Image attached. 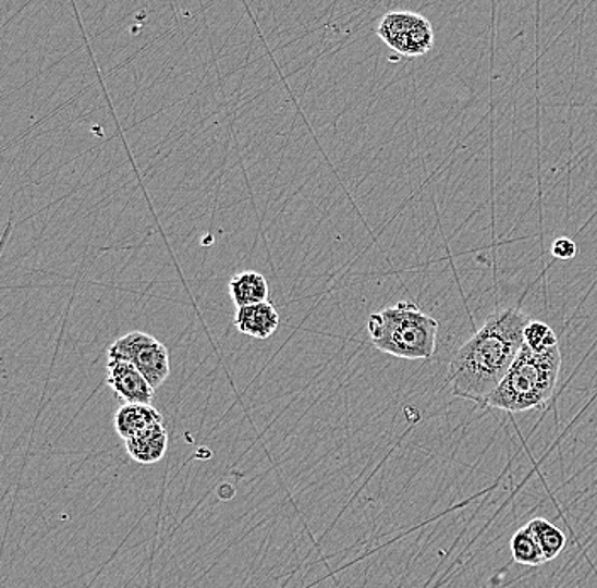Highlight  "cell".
I'll use <instances>...</instances> for the list:
<instances>
[{
    "mask_svg": "<svg viewBox=\"0 0 597 588\" xmlns=\"http://www.w3.org/2000/svg\"><path fill=\"white\" fill-rule=\"evenodd\" d=\"M279 313L270 303L242 307L234 316V326L237 331L255 340H268L279 329Z\"/></svg>",
    "mask_w": 597,
    "mask_h": 588,
    "instance_id": "cell-7",
    "label": "cell"
},
{
    "mask_svg": "<svg viewBox=\"0 0 597 588\" xmlns=\"http://www.w3.org/2000/svg\"><path fill=\"white\" fill-rule=\"evenodd\" d=\"M157 425H163V417L154 405L124 404L119 407L114 416L115 432L124 441Z\"/></svg>",
    "mask_w": 597,
    "mask_h": 588,
    "instance_id": "cell-8",
    "label": "cell"
},
{
    "mask_svg": "<svg viewBox=\"0 0 597 588\" xmlns=\"http://www.w3.org/2000/svg\"><path fill=\"white\" fill-rule=\"evenodd\" d=\"M551 255L559 258V260H572L577 255V245H575V241L571 240V237H559L551 245Z\"/></svg>",
    "mask_w": 597,
    "mask_h": 588,
    "instance_id": "cell-14",
    "label": "cell"
},
{
    "mask_svg": "<svg viewBox=\"0 0 597 588\" xmlns=\"http://www.w3.org/2000/svg\"><path fill=\"white\" fill-rule=\"evenodd\" d=\"M377 35L392 51L407 58L423 57L435 45L431 23L417 12H387L377 26Z\"/></svg>",
    "mask_w": 597,
    "mask_h": 588,
    "instance_id": "cell-5",
    "label": "cell"
},
{
    "mask_svg": "<svg viewBox=\"0 0 597 588\" xmlns=\"http://www.w3.org/2000/svg\"><path fill=\"white\" fill-rule=\"evenodd\" d=\"M106 383L114 392L121 404H146L151 405L155 389L149 385L148 380L143 377L142 371L134 365L123 359H108L106 368Z\"/></svg>",
    "mask_w": 597,
    "mask_h": 588,
    "instance_id": "cell-6",
    "label": "cell"
},
{
    "mask_svg": "<svg viewBox=\"0 0 597 588\" xmlns=\"http://www.w3.org/2000/svg\"><path fill=\"white\" fill-rule=\"evenodd\" d=\"M126 443L127 455L142 465H155L167 455L169 448V434L166 426L157 425L146 429L142 434L134 436Z\"/></svg>",
    "mask_w": 597,
    "mask_h": 588,
    "instance_id": "cell-9",
    "label": "cell"
},
{
    "mask_svg": "<svg viewBox=\"0 0 597 588\" xmlns=\"http://www.w3.org/2000/svg\"><path fill=\"white\" fill-rule=\"evenodd\" d=\"M440 322L411 303L401 301L371 314L368 336L379 352L404 359H429L437 352Z\"/></svg>",
    "mask_w": 597,
    "mask_h": 588,
    "instance_id": "cell-3",
    "label": "cell"
},
{
    "mask_svg": "<svg viewBox=\"0 0 597 588\" xmlns=\"http://www.w3.org/2000/svg\"><path fill=\"white\" fill-rule=\"evenodd\" d=\"M108 359H123L134 365L155 390L169 379V350L157 338L143 331H133L115 340L108 348Z\"/></svg>",
    "mask_w": 597,
    "mask_h": 588,
    "instance_id": "cell-4",
    "label": "cell"
},
{
    "mask_svg": "<svg viewBox=\"0 0 597 588\" xmlns=\"http://www.w3.org/2000/svg\"><path fill=\"white\" fill-rule=\"evenodd\" d=\"M511 553H513L514 562L520 565L540 566L547 562L540 544L528 526L521 527L514 532L513 539H511Z\"/></svg>",
    "mask_w": 597,
    "mask_h": 588,
    "instance_id": "cell-12",
    "label": "cell"
},
{
    "mask_svg": "<svg viewBox=\"0 0 597 588\" xmlns=\"http://www.w3.org/2000/svg\"><path fill=\"white\" fill-rule=\"evenodd\" d=\"M230 297L237 309L268 303V282L255 270L242 271L230 280Z\"/></svg>",
    "mask_w": 597,
    "mask_h": 588,
    "instance_id": "cell-10",
    "label": "cell"
},
{
    "mask_svg": "<svg viewBox=\"0 0 597 588\" xmlns=\"http://www.w3.org/2000/svg\"><path fill=\"white\" fill-rule=\"evenodd\" d=\"M529 321L532 319L517 307H504L490 314L450 362L448 383L452 394L484 407L525 346V329Z\"/></svg>",
    "mask_w": 597,
    "mask_h": 588,
    "instance_id": "cell-1",
    "label": "cell"
},
{
    "mask_svg": "<svg viewBox=\"0 0 597 588\" xmlns=\"http://www.w3.org/2000/svg\"><path fill=\"white\" fill-rule=\"evenodd\" d=\"M526 526H528L529 529H532L533 535H535L536 541L540 544L547 562L556 560V558L565 550V532H563L560 527H557L556 524H551L550 520L538 517V519L529 520Z\"/></svg>",
    "mask_w": 597,
    "mask_h": 588,
    "instance_id": "cell-11",
    "label": "cell"
},
{
    "mask_svg": "<svg viewBox=\"0 0 597 588\" xmlns=\"http://www.w3.org/2000/svg\"><path fill=\"white\" fill-rule=\"evenodd\" d=\"M560 370V346L548 352H533L528 346H523L513 367L505 373L495 394L487 399L484 407L505 413L544 409L556 392Z\"/></svg>",
    "mask_w": 597,
    "mask_h": 588,
    "instance_id": "cell-2",
    "label": "cell"
},
{
    "mask_svg": "<svg viewBox=\"0 0 597 588\" xmlns=\"http://www.w3.org/2000/svg\"><path fill=\"white\" fill-rule=\"evenodd\" d=\"M525 346L533 352H548L560 344L556 331L550 326L541 321H529L525 329Z\"/></svg>",
    "mask_w": 597,
    "mask_h": 588,
    "instance_id": "cell-13",
    "label": "cell"
}]
</instances>
